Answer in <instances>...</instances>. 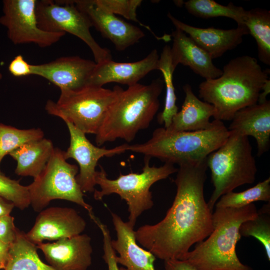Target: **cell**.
Here are the masks:
<instances>
[{
  "mask_svg": "<svg viewBox=\"0 0 270 270\" xmlns=\"http://www.w3.org/2000/svg\"><path fill=\"white\" fill-rule=\"evenodd\" d=\"M206 158L179 165L176 192L164 218L135 230L136 240L162 260H182L190 248L213 230L212 210L204 196Z\"/></svg>",
  "mask_w": 270,
  "mask_h": 270,
  "instance_id": "cell-1",
  "label": "cell"
},
{
  "mask_svg": "<svg viewBox=\"0 0 270 270\" xmlns=\"http://www.w3.org/2000/svg\"><path fill=\"white\" fill-rule=\"evenodd\" d=\"M222 74L206 80L199 86V96L214 108V120H232L240 110L258 103L259 94L269 78L257 60L242 56L223 66Z\"/></svg>",
  "mask_w": 270,
  "mask_h": 270,
  "instance_id": "cell-2",
  "label": "cell"
},
{
  "mask_svg": "<svg viewBox=\"0 0 270 270\" xmlns=\"http://www.w3.org/2000/svg\"><path fill=\"white\" fill-rule=\"evenodd\" d=\"M258 214L253 203L238 208H216L212 212V232L206 240L197 243L182 260L196 270H252L240 262L236 246L242 237L241 224Z\"/></svg>",
  "mask_w": 270,
  "mask_h": 270,
  "instance_id": "cell-3",
  "label": "cell"
},
{
  "mask_svg": "<svg viewBox=\"0 0 270 270\" xmlns=\"http://www.w3.org/2000/svg\"><path fill=\"white\" fill-rule=\"evenodd\" d=\"M164 85V80L158 78L148 84L138 83L126 90L122 88L96 134V144L100 146L118 138L130 142L140 130L147 128L159 108Z\"/></svg>",
  "mask_w": 270,
  "mask_h": 270,
  "instance_id": "cell-4",
  "label": "cell"
},
{
  "mask_svg": "<svg viewBox=\"0 0 270 270\" xmlns=\"http://www.w3.org/2000/svg\"><path fill=\"white\" fill-rule=\"evenodd\" d=\"M229 134L223 122L216 120L208 128L198 131L172 132L159 128L148 141L128 144L126 150L179 166L206 159L224 144Z\"/></svg>",
  "mask_w": 270,
  "mask_h": 270,
  "instance_id": "cell-5",
  "label": "cell"
},
{
  "mask_svg": "<svg viewBox=\"0 0 270 270\" xmlns=\"http://www.w3.org/2000/svg\"><path fill=\"white\" fill-rule=\"evenodd\" d=\"M229 131L224 144L206 158L214 188L208 202L212 210L222 196L256 179L257 168L248 137Z\"/></svg>",
  "mask_w": 270,
  "mask_h": 270,
  "instance_id": "cell-6",
  "label": "cell"
},
{
  "mask_svg": "<svg viewBox=\"0 0 270 270\" xmlns=\"http://www.w3.org/2000/svg\"><path fill=\"white\" fill-rule=\"evenodd\" d=\"M150 158L144 156V166L142 172L120 174L118 178L112 180L108 178L102 166L96 171L95 176L96 185L100 190H95L94 197L101 200L103 198L112 194H118L128 206V222L134 227L138 218L144 211L154 206L152 193L150 188L158 181L164 180L177 172L174 164L164 163L160 166H150Z\"/></svg>",
  "mask_w": 270,
  "mask_h": 270,
  "instance_id": "cell-7",
  "label": "cell"
},
{
  "mask_svg": "<svg viewBox=\"0 0 270 270\" xmlns=\"http://www.w3.org/2000/svg\"><path fill=\"white\" fill-rule=\"evenodd\" d=\"M121 89L119 86L110 90L86 85L76 90H60L58 100H48L45 109L48 114L70 122L86 134L96 135Z\"/></svg>",
  "mask_w": 270,
  "mask_h": 270,
  "instance_id": "cell-8",
  "label": "cell"
},
{
  "mask_svg": "<svg viewBox=\"0 0 270 270\" xmlns=\"http://www.w3.org/2000/svg\"><path fill=\"white\" fill-rule=\"evenodd\" d=\"M78 172L77 166L66 162L64 151L54 148L44 170L27 186L33 210L39 212L52 200H64L81 206L88 213L92 212L77 182Z\"/></svg>",
  "mask_w": 270,
  "mask_h": 270,
  "instance_id": "cell-9",
  "label": "cell"
},
{
  "mask_svg": "<svg viewBox=\"0 0 270 270\" xmlns=\"http://www.w3.org/2000/svg\"><path fill=\"white\" fill-rule=\"evenodd\" d=\"M36 16L42 30L68 32L82 40L91 50L96 64L112 60L109 50L101 47L92 37L90 20L72 0H37Z\"/></svg>",
  "mask_w": 270,
  "mask_h": 270,
  "instance_id": "cell-10",
  "label": "cell"
},
{
  "mask_svg": "<svg viewBox=\"0 0 270 270\" xmlns=\"http://www.w3.org/2000/svg\"><path fill=\"white\" fill-rule=\"evenodd\" d=\"M36 0H4V14L0 23L8 28V35L16 44H34L44 48L58 42L64 32H50L38 26Z\"/></svg>",
  "mask_w": 270,
  "mask_h": 270,
  "instance_id": "cell-11",
  "label": "cell"
},
{
  "mask_svg": "<svg viewBox=\"0 0 270 270\" xmlns=\"http://www.w3.org/2000/svg\"><path fill=\"white\" fill-rule=\"evenodd\" d=\"M66 124L70 136V146L64 156L66 160L72 158L78 164L79 172L76 180L83 193L92 192L96 186L95 176L98 160L104 156H112L127 151V144L106 149L95 146L86 138V134L68 122Z\"/></svg>",
  "mask_w": 270,
  "mask_h": 270,
  "instance_id": "cell-12",
  "label": "cell"
},
{
  "mask_svg": "<svg viewBox=\"0 0 270 270\" xmlns=\"http://www.w3.org/2000/svg\"><path fill=\"white\" fill-rule=\"evenodd\" d=\"M86 226L84 219L74 208L52 206L39 212L26 236L37 246L45 240H57L82 234Z\"/></svg>",
  "mask_w": 270,
  "mask_h": 270,
  "instance_id": "cell-13",
  "label": "cell"
},
{
  "mask_svg": "<svg viewBox=\"0 0 270 270\" xmlns=\"http://www.w3.org/2000/svg\"><path fill=\"white\" fill-rule=\"evenodd\" d=\"M72 1L102 36L112 42L117 50H125L144 36V33L139 28L105 11L96 0Z\"/></svg>",
  "mask_w": 270,
  "mask_h": 270,
  "instance_id": "cell-14",
  "label": "cell"
},
{
  "mask_svg": "<svg viewBox=\"0 0 270 270\" xmlns=\"http://www.w3.org/2000/svg\"><path fill=\"white\" fill-rule=\"evenodd\" d=\"M50 266L56 270H87L92 262L91 238L80 234L53 242L37 245Z\"/></svg>",
  "mask_w": 270,
  "mask_h": 270,
  "instance_id": "cell-15",
  "label": "cell"
},
{
  "mask_svg": "<svg viewBox=\"0 0 270 270\" xmlns=\"http://www.w3.org/2000/svg\"><path fill=\"white\" fill-rule=\"evenodd\" d=\"M95 62L78 56L61 57L45 64H32V74L42 77L60 90H76L88 85Z\"/></svg>",
  "mask_w": 270,
  "mask_h": 270,
  "instance_id": "cell-16",
  "label": "cell"
},
{
  "mask_svg": "<svg viewBox=\"0 0 270 270\" xmlns=\"http://www.w3.org/2000/svg\"><path fill=\"white\" fill-rule=\"evenodd\" d=\"M159 57L154 49L137 62H118L110 60L96 64L88 85L102 87L106 84L116 82L128 87L134 86L150 72L158 70Z\"/></svg>",
  "mask_w": 270,
  "mask_h": 270,
  "instance_id": "cell-17",
  "label": "cell"
},
{
  "mask_svg": "<svg viewBox=\"0 0 270 270\" xmlns=\"http://www.w3.org/2000/svg\"><path fill=\"white\" fill-rule=\"evenodd\" d=\"M168 17L176 28L188 34L212 59L219 58L227 51L236 48L242 43L243 36L249 34L245 25L238 26L236 28L229 30L213 27L200 28L182 22L170 12Z\"/></svg>",
  "mask_w": 270,
  "mask_h": 270,
  "instance_id": "cell-18",
  "label": "cell"
},
{
  "mask_svg": "<svg viewBox=\"0 0 270 270\" xmlns=\"http://www.w3.org/2000/svg\"><path fill=\"white\" fill-rule=\"evenodd\" d=\"M110 214L117 237L116 240H112L111 244L118 254L116 256V262L124 266L120 270H156L154 264L155 256L138 244L134 228L128 222L123 221L116 214Z\"/></svg>",
  "mask_w": 270,
  "mask_h": 270,
  "instance_id": "cell-19",
  "label": "cell"
},
{
  "mask_svg": "<svg viewBox=\"0 0 270 270\" xmlns=\"http://www.w3.org/2000/svg\"><path fill=\"white\" fill-rule=\"evenodd\" d=\"M170 36L173 40L172 61L175 68L180 64L188 66L206 80L216 78L222 74V70L213 64L210 56L185 32L176 28Z\"/></svg>",
  "mask_w": 270,
  "mask_h": 270,
  "instance_id": "cell-20",
  "label": "cell"
},
{
  "mask_svg": "<svg viewBox=\"0 0 270 270\" xmlns=\"http://www.w3.org/2000/svg\"><path fill=\"white\" fill-rule=\"evenodd\" d=\"M228 130L253 136L260 156L268 150L270 144V101L250 106L238 111L233 117Z\"/></svg>",
  "mask_w": 270,
  "mask_h": 270,
  "instance_id": "cell-21",
  "label": "cell"
},
{
  "mask_svg": "<svg viewBox=\"0 0 270 270\" xmlns=\"http://www.w3.org/2000/svg\"><path fill=\"white\" fill-rule=\"evenodd\" d=\"M183 90L186 96L182 109L174 116L170 126L164 128L172 132L208 128L212 124L210 120L214 114V106L197 98L189 84L184 85Z\"/></svg>",
  "mask_w": 270,
  "mask_h": 270,
  "instance_id": "cell-22",
  "label": "cell"
},
{
  "mask_svg": "<svg viewBox=\"0 0 270 270\" xmlns=\"http://www.w3.org/2000/svg\"><path fill=\"white\" fill-rule=\"evenodd\" d=\"M54 148L52 142L44 138L22 145L9 154L17 163L15 173L35 178L44 168Z\"/></svg>",
  "mask_w": 270,
  "mask_h": 270,
  "instance_id": "cell-23",
  "label": "cell"
},
{
  "mask_svg": "<svg viewBox=\"0 0 270 270\" xmlns=\"http://www.w3.org/2000/svg\"><path fill=\"white\" fill-rule=\"evenodd\" d=\"M37 246L30 241L26 233L18 229L10 245V259L4 270H56L44 262L37 252Z\"/></svg>",
  "mask_w": 270,
  "mask_h": 270,
  "instance_id": "cell-24",
  "label": "cell"
},
{
  "mask_svg": "<svg viewBox=\"0 0 270 270\" xmlns=\"http://www.w3.org/2000/svg\"><path fill=\"white\" fill-rule=\"evenodd\" d=\"M244 24L255 39L258 56L264 64L270 65V12L256 8L246 10Z\"/></svg>",
  "mask_w": 270,
  "mask_h": 270,
  "instance_id": "cell-25",
  "label": "cell"
},
{
  "mask_svg": "<svg viewBox=\"0 0 270 270\" xmlns=\"http://www.w3.org/2000/svg\"><path fill=\"white\" fill-rule=\"evenodd\" d=\"M175 70L172 64L170 46L166 45L163 48L158 61V70L162 74L166 92L164 108L158 114V121L160 124L164 125V128L170 126L172 118L178 112L172 77Z\"/></svg>",
  "mask_w": 270,
  "mask_h": 270,
  "instance_id": "cell-26",
  "label": "cell"
},
{
  "mask_svg": "<svg viewBox=\"0 0 270 270\" xmlns=\"http://www.w3.org/2000/svg\"><path fill=\"white\" fill-rule=\"evenodd\" d=\"M184 4L188 12L196 16L202 18L226 17L234 20L238 26L244 25V18L246 10L232 2L224 6L213 0H189Z\"/></svg>",
  "mask_w": 270,
  "mask_h": 270,
  "instance_id": "cell-27",
  "label": "cell"
},
{
  "mask_svg": "<svg viewBox=\"0 0 270 270\" xmlns=\"http://www.w3.org/2000/svg\"><path fill=\"white\" fill-rule=\"evenodd\" d=\"M215 204L216 208H238L256 201H270V178L240 192L233 191L223 194Z\"/></svg>",
  "mask_w": 270,
  "mask_h": 270,
  "instance_id": "cell-28",
  "label": "cell"
},
{
  "mask_svg": "<svg viewBox=\"0 0 270 270\" xmlns=\"http://www.w3.org/2000/svg\"><path fill=\"white\" fill-rule=\"evenodd\" d=\"M44 136L43 131L39 128L21 130L0 123V165L6 155L24 144Z\"/></svg>",
  "mask_w": 270,
  "mask_h": 270,
  "instance_id": "cell-29",
  "label": "cell"
},
{
  "mask_svg": "<svg viewBox=\"0 0 270 270\" xmlns=\"http://www.w3.org/2000/svg\"><path fill=\"white\" fill-rule=\"evenodd\" d=\"M270 203L258 210V216L244 222L240 228L241 236H253L264 246L268 260L270 259Z\"/></svg>",
  "mask_w": 270,
  "mask_h": 270,
  "instance_id": "cell-30",
  "label": "cell"
},
{
  "mask_svg": "<svg viewBox=\"0 0 270 270\" xmlns=\"http://www.w3.org/2000/svg\"><path fill=\"white\" fill-rule=\"evenodd\" d=\"M0 196L12 202L15 207L24 210L30 206L27 186L22 185L19 180L10 178L0 172Z\"/></svg>",
  "mask_w": 270,
  "mask_h": 270,
  "instance_id": "cell-31",
  "label": "cell"
},
{
  "mask_svg": "<svg viewBox=\"0 0 270 270\" xmlns=\"http://www.w3.org/2000/svg\"><path fill=\"white\" fill-rule=\"evenodd\" d=\"M97 4L105 11L113 14H119L128 20L137 22L152 32L159 40L150 28L142 24L137 18L136 10L142 2L141 0H96Z\"/></svg>",
  "mask_w": 270,
  "mask_h": 270,
  "instance_id": "cell-32",
  "label": "cell"
},
{
  "mask_svg": "<svg viewBox=\"0 0 270 270\" xmlns=\"http://www.w3.org/2000/svg\"><path fill=\"white\" fill-rule=\"evenodd\" d=\"M92 220L100 229L102 235L104 250L102 258L108 266V270H120L116 260V252L111 244L112 238L108 226L98 217L94 218Z\"/></svg>",
  "mask_w": 270,
  "mask_h": 270,
  "instance_id": "cell-33",
  "label": "cell"
},
{
  "mask_svg": "<svg viewBox=\"0 0 270 270\" xmlns=\"http://www.w3.org/2000/svg\"><path fill=\"white\" fill-rule=\"evenodd\" d=\"M18 228L14 224V218L10 215L0 216V240L11 244L15 240Z\"/></svg>",
  "mask_w": 270,
  "mask_h": 270,
  "instance_id": "cell-34",
  "label": "cell"
},
{
  "mask_svg": "<svg viewBox=\"0 0 270 270\" xmlns=\"http://www.w3.org/2000/svg\"><path fill=\"white\" fill-rule=\"evenodd\" d=\"M8 70L14 76L20 77L32 74V64H28L22 56L18 54L10 62Z\"/></svg>",
  "mask_w": 270,
  "mask_h": 270,
  "instance_id": "cell-35",
  "label": "cell"
},
{
  "mask_svg": "<svg viewBox=\"0 0 270 270\" xmlns=\"http://www.w3.org/2000/svg\"><path fill=\"white\" fill-rule=\"evenodd\" d=\"M165 270H196L184 260H170L164 261Z\"/></svg>",
  "mask_w": 270,
  "mask_h": 270,
  "instance_id": "cell-36",
  "label": "cell"
},
{
  "mask_svg": "<svg viewBox=\"0 0 270 270\" xmlns=\"http://www.w3.org/2000/svg\"><path fill=\"white\" fill-rule=\"evenodd\" d=\"M10 245L0 240V270H4L9 261Z\"/></svg>",
  "mask_w": 270,
  "mask_h": 270,
  "instance_id": "cell-37",
  "label": "cell"
},
{
  "mask_svg": "<svg viewBox=\"0 0 270 270\" xmlns=\"http://www.w3.org/2000/svg\"><path fill=\"white\" fill-rule=\"evenodd\" d=\"M14 207L12 202L0 196V216L10 215Z\"/></svg>",
  "mask_w": 270,
  "mask_h": 270,
  "instance_id": "cell-38",
  "label": "cell"
},
{
  "mask_svg": "<svg viewBox=\"0 0 270 270\" xmlns=\"http://www.w3.org/2000/svg\"><path fill=\"white\" fill-rule=\"evenodd\" d=\"M260 92L258 103L261 104L267 100L266 96L270 92V80L268 78L264 84Z\"/></svg>",
  "mask_w": 270,
  "mask_h": 270,
  "instance_id": "cell-39",
  "label": "cell"
}]
</instances>
